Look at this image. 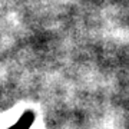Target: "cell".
Segmentation results:
<instances>
[{
    "instance_id": "obj_1",
    "label": "cell",
    "mask_w": 129,
    "mask_h": 129,
    "mask_svg": "<svg viewBox=\"0 0 129 129\" xmlns=\"http://www.w3.org/2000/svg\"><path fill=\"white\" fill-rule=\"evenodd\" d=\"M33 122H35V113L30 111H26L23 115L20 116V119L13 126H10L9 129H30Z\"/></svg>"
}]
</instances>
